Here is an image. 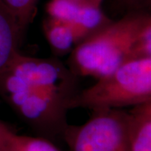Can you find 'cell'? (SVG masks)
Segmentation results:
<instances>
[{
	"label": "cell",
	"mask_w": 151,
	"mask_h": 151,
	"mask_svg": "<svg viewBox=\"0 0 151 151\" xmlns=\"http://www.w3.org/2000/svg\"><path fill=\"white\" fill-rule=\"evenodd\" d=\"M78 76L57 58H37L19 50L0 68V97L42 138H62Z\"/></svg>",
	"instance_id": "1"
},
{
	"label": "cell",
	"mask_w": 151,
	"mask_h": 151,
	"mask_svg": "<svg viewBox=\"0 0 151 151\" xmlns=\"http://www.w3.org/2000/svg\"><path fill=\"white\" fill-rule=\"evenodd\" d=\"M150 24L148 10L130 11L118 20H111L76 45L70 52L69 68L77 76L99 79L109 75L134 60L135 45Z\"/></svg>",
	"instance_id": "2"
},
{
	"label": "cell",
	"mask_w": 151,
	"mask_h": 151,
	"mask_svg": "<svg viewBox=\"0 0 151 151\" xmlns=\"http://www.w3.org/2000/svg\"><path fill=\"white\" fill-rule=\"evenodd\" d=\"M150 101L151 57H147L129 60L80 90L70 100L69 109L123 108Z\"/></svg>",
	"instance_id": "3"
},
{
	"label": "cell",
	"mask_w": 151,
	"mask_h": 151,
	"mask_svg": "<svg viewBox=\"0 0 151 151\" xmlns=\"http://www.w3.org/2000/svg\"><path fill=\"white\" fill-rule=\"evenodd\" d=\"M63 139L71 151H130L128 112L122 108L94 110L84 124L68 125Z\"/></svg>",
	"instance_id": "4"
},
{
	"label": "cell",
	"mask_w": 151,
	"mask_h": 151,
	"mask_svg": "<svg viewBox=\"0 0 151 151\" xmlns=\"http://www.w3.org/2000/svg\"><path fill=\"white\" fill-rule=\"evenodd\" d=\"M46 12L50 18L75 25L86 37L112 20L103 12L102 4L90 0H50Z\"/></svg>",
	"instance_id": "5"
},
{
	"label": "cell",
	"mask_w": 151,
	"mask_h": 151,
	"mask_svg": "<svg viewBox=\"0 0 151 151\" xmlns=\"http://www.w3.org/2000/svg\"><path fill=\"white\" fill-rule=\"evenodd\" d=\"M130 151H151V101L128 111Z\"/></svg>",
	"instance_id": "6"
},
{
	"label": "cell",
	"mask_w": 151,
	"mask_h": 151,
	"mask_svg": "<svg viewBox=\"0 0 151 151\" xmlns=\"http://www.w3.org/2000/svg\"><path fill=\"white\" fill-rule=\"evenodd\" d=\"M43 30L45 38L55 54L71 52L86 35L75 25L48 17L44 20Z\"/></svg>",
	"instance_id": "7"
},
{
	"label": "cell",
	"mask_w": 151,
	"mask_h": 151,
	"mask_svg": "<svg viewBox=\"0 0 151 151\" xmlns=\"http://www.w3.org/2000/svg\"><path fill=\"white\" fill-rule=\"evenodd\" d=\"M23 36L14 17L0 3V68L19 51Z\"/></svg>",
	"instance_id": "8"
},
{
	"label": "cell",
	"mask_w": 151,
	"mask_h": 151,
	"mask_svg": "<svg viewBox=\"0 0 151 151\" xmlns=\"http://www.w3.org/2000/svg\"><path fill=\"white\" fill-rule=\"evenodd\" d=\"M0 151H61L52 141L42 137H30L6 131L0 145Z\"/></svg>",
	"instance_id": "9"
},
{
	"label": "cell",
	"mask_w": 151,
	"mask_h": 151,
	"mask_svg": "<svg viewBox=\"0 0 151 151\" xmlns=\"http://www.w3.org/2000/svg\"><path fill=\"white\" fill-rule=\"evenodd\" d=\"M39 2L40 0H0L16 19L23 35L35 16Z\"/></svg>",
	"instance_id": "10"
},
{
	"label": "cell",
	"mask_w": 151,
	"mask_h": 151,
	"mask_svg": "<svg viewBox=\"0 0 151 151\" xmlns=\"http://www.w3.org/2000/svg\"><path fill=\"white\" fill-rule=\"evenodd\" d=\"M119 4L130 11L148 10L150 7L151 0H116Z\"/></svg>",
	"instance_id": "11"
},
{
	"label": "cell",
	"mask_w": 151,
	"mask_h": 151,
	"mask_svg": "<svg viewBox=\"0 0 151 151\" xmlns=\"http://www.w3.org/2000/svg\"><path fill=\"white\" fill-rule=\"evenodd\" d=\"M9 129V128L4 123H3V122L0 121V145L2 143V140H3V138L4 136V134H5L6 131Z\"/></svg>",
	"instance_id": "12"
},
{
	"label": "cell",
	"mask_w": 151,
	"mask_h": 151,
	"mask_svg": "<svg viewBox=\"0 0 151 151\" xmlns=\"http://www.w3.org/2000/svg\"><path fill=\"white\" fill-rule=\"evenodd\" d=\"M90 1H92L95 4H102V2H103V0H90Z\"/></svg>",
	"instance_id": "13"
},
{
	"label": "cell",
	"mask_w": 151,
	"mask_h": 151,
	"mask_svg": "<svg viewBox=\"0 0 151 151\" xmlns=\"http://www.w3.org/2000/svg\"><path fill=\"white\" fill-rule=\"evenodd\" d=\"M77 1H86V0H77Z\"/></svg>",
	"instance_id": "14"
}]
</instances>
